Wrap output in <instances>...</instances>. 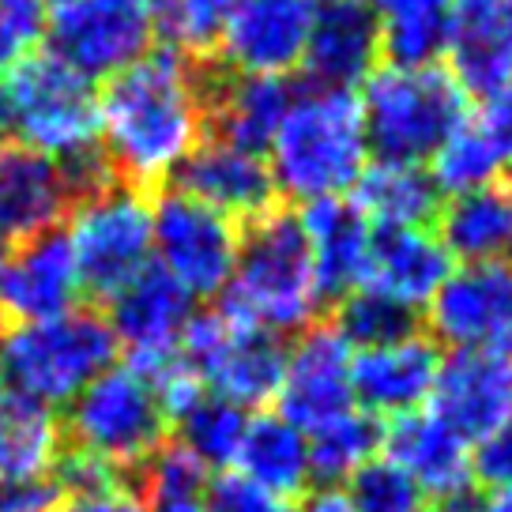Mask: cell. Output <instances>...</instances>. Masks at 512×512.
Masks as SVG:
<instances>
[{
    "mask_svg": "<svg viewBox=\"0 0 512 512\" xmlns=\"http://www.w3.org/2000/svg\"><path fill=\"white\" fill-rule=\"evenodd\" d=\"M211 80L177 49H147L98 91V147L125 185H162L208 136Z\"/></svg>",
    "mask_w": 512,
    "mask_h": 512,
    "instance_id": "1",
    "label": "cell"
},
{
    "mask_svg": "<svg viewBox=\"0 0 512 512\" xmlns=\"http://www.w3.org/2000/svg\"><path fill=\"white\" fill-rule=\"evenodd\" d=\"M275 192L302 204L351 196L369 166L366 125L354 91L305 87L294 91L283 125L264 151Z\"/></svg>",
    "mask_w": 512,
    "mask_h": 512,
    "instance_id": "2",
    "label": "cell"
},
{
    "mask_svg": "<svg viewBox=\"0 0 512 512\" xmlns=\"http://www.w3.org/2000/svg\"><path fill=\"white\" fill-rule=\"evenodd\" d=\"M226 313L249 328L287 339L317 324L324 298L309 260L298 211L279 208L241 226L238 264L219 298Z\"/></svg>",
    "mask_w": 512,
    "mask_h": 512,
    "instance_id": "3",
    "label": "cell"
},
{
    "mask_svg": "<svg viewBox=\"0 0 512 512\" xmlns=\"http://www.w3.org/2000/svg\"><path fill=\"white\" fill-rule=\"evenodd\" d=\"M4 91L16 140L64 162L76 196L113 181L98 147V83L38 49L4 76Z\"/></svg>",
    "mask_w": 512,
    "mask_h": 512,
    "instance_id": "4",
    "label": "cell"
},
{
    "mask_svg": "<svg viewBox=\"0 0 512 512\" xmlns=\"http://www.w3.org/2000/svg\"><path fill=\"white\" fill-rule=\"evenodd\" d=\"M117 358L106 317L83 305L34 324H8L0 336V373L8 392L49 411L68 407Z\"/></svg>",
    "mask_w": 512,
    "mask_h": 512,
    "instance_id": "5",
    "label": "cell"
},
{
    "mask_svg": "<svg viewBox=\"0 0 512 512\" xmlns=\"http://www.w3.org/2000/svg\"><path fill=\"white\" fill-rule=\"evenodd\" d=\"M64 445L113 475H136L166 445L170 418L144 369L113 362L64 407Z\"/></svg>",
    "mask_w": 512,
    "mask_h": 512,
    "instance_id": "6",
    "label": "cell"
},
{
    "mask_svg": "<svg viewBox=\"0 0 512 512\" xmlns=\"http://www.w3.org/2000/svg\"><path fill=\"white\" fill-rule=\"evenodd\" d=\"M362 125H366L369 159L418 162L430 155L464 125L471 98L441 64L433 68H377L362 83Z\"/></svg>",
    "mask_w": 512,
    "mask_h": 512,
    "instance_id": "7",
    "label": "cell"
},
{
    "mask_svg": "<svg viewBox=\"0 0 512 512\" xmlns=\"http://www.w3.org/2000/svg\"><path fill=\"white\" fill-rule=\"evenodd\" d=\"M64 238L76 260L83 294L106 302L151 268V200L144 189L113 177L76 196Z\"/></svg>",
    "mask_w": 512,
    "mask_h": 512,
    "instance_id": "8",
    "label": "cell"
},
{
    "mask_svg": "<svg viewBox=\"0 0 512 512\" xmlns=\"http://www.w3.org/2000/svg\"><path fill=\"white\" fill-rule=\"evenodd\" d=\"M177 362L192 369L208 392L253 411L272 403L279 392L287 339L249 328L230 317L223 305H215V309H196L181 339Z\"/></svg>",
    "mask_w": 512,
    "mask_h": 512,
    "instance_id": "9",
    "label": "cell"
},
{
    "mask_svg": "<svg viewBox=\"0 0 512 512\" xmlns=\"http://www.w3.org/2000/svg\"><path fill=\"white\" fill-rule=\"evenodd\" d=\"M241 226L215 208L185 196L162 192L151 204V264L189 294L192 302L223 298L238 264Z\"/></svg>",
    "mask_w": 512,
    "mask_h": 512,
    "instance_id": "10",
    "label": "cell"
},
{
    "mask_svg": "<svg viewBox=\"0 0 512 512\" xmlns=\"http://www.w3.org/2000/svg\"><path fill=\"white\" fill-rule=\"evenodd\" d=\"M49 53L91 83L140 61L155 42L147 0H57L46 8Z\"/></svg>",
    "mask_w": 512,
    "mask_h": 512,
    "instance_id": "11",
    "label": "cell"
},
{
    "mask_svg": "<svg viewBox=\"0 0 512 512\" xmlns=\"http://www.w3.org/2000/svg\"><path fill=\"white\" fill-rule=\"evenodd\" d=\"M422 332L441 351L512 358V260L456 264L422 309Z\"/></svg>",
    "mask_w": 512,
    "mask_h": 512,
    "instance_id": "12",
    "label": "cell"
},
{
    "mask_svg": "<svg viewBox=\"0 0 512 512\" xmlns=\"http://www.w3.org/2000/svg\"><path fill=\"white\" fill-rule=\"evenodd\" d=\"M102 317L117 339V354H125L121 362L144 373H159L177 362L185 328L196 317V302L151 264L113 298H106Z\"/></svg>",
    "mask_w": 512,
    "mask_h": 512,
    "instance_id": "13",
    "label": "cell"
},
{
    "mask_svg": "<svg viewBox=\"0 0 512 512\" xmlns=\"http://www.w3.org/2000/svg\"><path fill=\"white\" fill-rule=\"evenodd\" d=\"M354 351L328 320L309 324L287 343L283 381L275 392V415H283L302 433L320 430L324 422L347 415L354 407L351 392Z\"/></svg>",
    "mask_w": 512,
    "mask_h": 512,
    "instance_id": "14",
    "label": "cell"
},
{
    "mask_svg": "<svg viewBox=\"0 0 512 512\" xmlns=\"http://www.w3.org/2000/svg\"><path fill=\"white\" fill-rule=\"evenodd\" d=\"M313 12V0H238L215 53L230 76L290 80L302 68Z\"/></svg>",
    "mask_w": 512,
    "mask_h": 512,
    "instance_id": "15",
    "label": "cell"
},
{
    "mask_svg": "<svg viewBox=\"0 0 512 512\" xmlns=\"http://www.w3.org/2000/svg\"><path fill=\"white\" fill-rule=\"evenodd\" d=\"M83 283L64 230L8 245L0 256V317L8 324L61 317L80 309Z\"/></svg>",
    "mask_w": 512,
    "mask_h": 512,
    "instance_id": "16",
    "label": "cell"
},
{
    "mask_svg": "<svg viewBox=\"0 0 512 512\" xmlns=\"http://www.w3.org/2000/svg\"><path fill=\"white\" fill-rule=\"evenodd\" d=\"M76 204V185L64 162L19 140L0 144V245L42 238L61 230Z\"/></svg>",
    "mask_w": 512,
    "mask_h": 512,
    "instance_id": "17",
    "label": "cell"
},
{
    "mask_svg": "<svg viewBox=\"0 0 512 512\" xmlns=\"http://www.w3.org/2000/svg\"><path fill=\"white\" fill-rule=\"evenodd\" d=\"M174 181L185 196L208 204L238 226L253 223L256 215L279 204L268 159L256 151H245V147L226 144L219 136H204L192 147L189 159L177 166Z\"/></svg>",
    "mask_w": 512,
    "mask_h": 512,
    "instance_id": "18",
    "label": "cell"
},
{
    "mask_svg": "<svg viewBox=\"0 0 512 512\" xmlns=\"http://www.w3.org/2000/svg\"><path fill=\"white\" fill-rule=\"evenodd\" d=\"M426 411L467 445L482 441L512 411V358L445 351Z\"/></svg>",
    "mask_w": 512,
    "mask_h": 512,
    "instance_id": "19",
    "label": "cell"
},
{
    "mask_svg": "<svg viewBox=\"0 0 512 512\" xmlns=\"http://www.w3.org/2000/svg\"><path fill=\"white\" fill-rule=\"evenodd\" d=\"M441 347L426 332H415L396 343H384L373 351H354L351 358V392L354 407L373 415L377 422L411 415L430 403Z\"/></svg>",
    "mask_w": 512,
    "mask_h": 512,
    "instance_id": "20",
    "label": "cell"
},
{
    "mask_svg": "<svg viewBox=\"0 0 512 512\" xmlns=\"http://www.w3.org/2000/svg\"><path fill=\"white\" fill-rule=\"evenodd\" d=\"M381 34L366 0H328L317 4L302 68L313 87L354 91L377 72Z\"/></svg>",
    "mask_w": 512,
    "mask_h": 512,
    "instance_id": "21",
    "label": "cell"
},
{
    "mask_svg": "<svg viewBox=\"0 0 512 512\" xmlns=\"http://www.w3.org/2000/svg\"><path fill=\"white\" fill-rule=\"evenodd\" d=\"M381 456L407 471L430 501L471 490V445L422 407L381 422Z\"/></svg>",
    "mask_w": 512,
    "mask_h": 512,
    "instance_id": "22",
    "label": "cell"
},
{
    "mask_svg": "<svg viewBox=\"0 0 512 512\" xmlns=\"http://www.w3.org/2000/svg\"><path fill=\"white\" fill-rule=\"evenodd\" d=\"M456 264L441 238L433 234V226H407V230H373L366 260V279L362 287L377 290L392 302L422 309L433 302V294L441 290Z\"/></svg>",
    "mask_w": 512,
    "mask_h": 512,
    "instance_id": "23",
    "label": "cell"
},
{
    "mask_svg": "<svg viewBox=\"0 0 512 512\" xmlns=\"http://www.w3.org/2000/svg\"><path fill=\"white\" fill-rule=\"evenodd\" d=\"M298 223L309 245V260H313L324 305H336L343 294L362 287L369 241H373V226L362 219V211L347 196H336V200L302 204Z\"/></svg>",
    "mask_w": 512,
    "mask_h": 512,
    "instance_id": "24",
    "label": "cell"
},
{
    "mask_svg": "<svg viewBox=\"0 0 512 512\" xmlns=\"http://www.w3.org/2000/svg\"><path fill=\"white\" fill-rule=\"evenodd\" d=\"M294 102V83L275 76H230L208 91V136L264 155Z\"/></svg>",
    "mask_w": 512,
    "mask_h": 512,
    "instance_id": "25",
    "label": "cell"
},
{
    "mask_svg": "<svg viewBox=\"0 0 512 512\" xmlns=\"http://www.w3.org/2000/svg\"><path fill=\"white\" fill-rule=\"evenodd\" d=\"M448 76L467 98L494 95L512 76V8L505 0L486 8H460L445 49Z\"/></svg>",
    "mask_w": 512,
    "mask_h": 512,
    "instance_id": "26",
    "label": "cell"
},
{
    "mask_svg": "<svg viewBox=\"0 0 512 512\" xmlns=\"http://www.w3.org/2000/svg\"><path fill=\"white\" fill-rule=\"evenodd\" d=\"M433 223L452 264L512 260V192L505 185L448 196Z\"/></svg>",
    "mask_w": 512,
    "mask_h": 512,
    "instance_id": "27",
    "label": "cell"
},
{
    "mask_svg": "<svg viewBox=\"0 0 512 512\" xmlns=\"http://www.w3.org/2000/svg\"><path fill=\"white\" fill-rule=\"evenodd\" d=\"M230 471L249 479L260 490H268V494L294 501L313 486L309 437L275 411H256V415H249V426L241 433Z\"/></svg>",
    "mask_w": 512,
    "mask_h": 512,
    "instance_id": "28",
    "label": "cell"
},
{
    "mask_svg": "<svg viewBox=\"0 0 512 512\" xmlns=\"http://www.w3.org/2000/svg\"><path fill=\"white\" fill-rule=\"evenodd\" d=\"M64 426L57 411L19 396L0 400V486L53 482L64 464Z\"/></svg>",
    "mask_w": 512,
    "mask_h": 512,
    "instance_id": "29",
    "label": "cell"
},
{
    "mask_svg": "<svg viewBox=\"0 0 512 512\" xmlns=\"http://www.w3.org/2000/svg\"><path fill=\"white\" fill-rule=\"evenodd\" d=\"M347 200L362 211V219L373 230L430 226L437 219V208H441V192L433 185L430 170L418 162L369 159Z\"/></svg>",
    "mask_w": 512,
    "mask_h": 512,
    "instance_id": "30",
    "label": "cell"
},
{
    "mask_svg": "<svg viewBox=\"0 0 512 512\" xmlns=\"http://www.w3.org/2000/svg\"><path fill=\"white\" fill-rule=\"evenodd\" d=\"M392 68H433L445 61L456 27V0H366Z\"/></svg>",
    "mask_w": 512,
    "mask_h": 512,
    "instance_id": "31",
    "label": "cell"
},
{
    "mask_svg": "<svg viewBox=\"0 0 512 512\" xmlns=\"http://www.w3.org/2000/svg\"><path fill=\"white\" fill-rule=\"evenodd\" d=\"M426 170L441 196H460V192L501 185V177L509 174V159L501 155L494 136L479 125V117H467L464 125L433 151Z\"/></svg>",
    "mask_w": 512,
    "mask_h": 512,
    "instance_id": "32",
    "label": "cell"
},
{
    "mask_svg": "<svg viewBox=\"0 0 512 512\" xmlns=\"http://www.w3.org/2000/svg\"><path fill=\"white\" fill-rule=\"evenodd\" d=\"M309 437V471L313 486H343L358 467L381 456V422L351 407L347 415L324 422Z\"/></svg>",
    "mask_w": 512,
    "mask_h": 512,
    "instance_id": "33",
    "label": "cell"
},
{
    "mask_svg": "<svg viewBox=\"0 0 512 512\" xmlns=\"http://www.w3.org/2000/svg\"><path fill=\"white\" fill-rule=\"evenodd\" d=\"M170 426L177 430V445L189 448L208 471H230L241 433L249 426V411L204 388Z\"/></svg>",
    "mask_w": 512,
    "mask_h": 512,
    "instance_id": "34",
    "label": "cell"
},
{
    "mask_svg": "<svg viewBox=\"0 0 512 512\" xmlns=\"http://www.w3.org/2000/svg\"><path fill=\"white\" fill-rule=\"evenodd\" d=\"M328 324L347 339L351 351H373V347H384V343H396V339L422 332V317L415 309L392 302V298H384V294L369 287L343 294Z\"/></svg>",
    "mask_w": 512,
    "mask_h": 512,
    "instance_id": "35",
    "label": "cell"
},
{
    "mask_svg": "<svg viewBox=\"0 0 512 512\" xmlns=\"http://www.w3.org/2000/svg\"><path fill=\"white\" fill-rule=\"evenodd\" d=\"M234 4L238 0H147L155 34L166 38V49H177L192 61L215 53Z\"/></svg>",
    "mask_w": 512,
    "mask_h": 512,
    "instance_id": "36",
    "label": "cell"
},
{
    "mask_svg": "<svg viewBox=\"0 0 512 512\" xmlns=\"http://www.w3.org/2000/svg\"><path fill=\"white\" fill-rule=\"evenodd\" d=\"M211 482V471L189 448L177 441L166 445L136 471V494L144 505H174V501H200Z\"/></svg>",
    "mask_w": 512,
    "mask_h": 512,
    "instance_id": "37",
    "label": "cell"
},
{
    "mask_svg": "<svg viewBox=\"0 0 512 512\" xmlns=\"http://www.w3.org/2000/svg\"><path fill=\"white\" fill-rule=\"evenodd\" d=\"M343 490L354 512H430V497L422 494V486L384 456L358 467Z\"/></svg>",
    "mask_w": 512,
    "mask_h": 512,
    "instance_id": "38",
    "label": "cell"
},
{
    "mask_svg": "<svg viewBox=\"0 0 512 512\" xmlns=\"http://www.w3.org/2000/svg\"><path fill=\"white\" fill-rule=\"evenodd\" d=\"M46 38L42 0H0V80L34 57Z\"/></svg>",
    "mask_w": 512,
    "mask_h": 512,
    "instance_id": "39",
    "label": "cell"
},
{
    "mask_svg": "<svg viewBox=\"0 0 512 512\" xmlns=\"http://www.w3.org/2000/svg\"><path fill=\"white\" fill-rule=\"evenodd\" d=\"M204 512H298V505L290 497L268 494L253 486L249 479H241L234 471H223L208 482V490L200 497Z\"/></svg>",
    "mask_w": 512,
    "mask_h": 512,
    "instance_id": "40",
    "label": "cell"
},
{
    "mask_svg": "<svg viewBox=\"0 0 512 512\" xmlns=\"http://www.w3.org/2000/svg\"><path fill=\"white\" fill-rule=\"evenodd\" d=\"M49 512H147V505L132 482L102 479L83 486H57V501Z\"/></svg>",
    "mask_w": 512,
    "mask_h": 512,
    "instance_id": "41",
    "label": "cell"
},
{
    "mask_svg": "<svg viewBox=\"0 0 512 512\" xmlns=\"http://www.w3.org/2000/svg\"><path fill=\"white\" fill-rule=\"evenodd\" d=\"M471 479L482 482L486 490L512 494V411L471 445Z\"/></svg>",
    "mask_w": 512,
    "mask_h": 512,
    "instance_id": "42",
    "label": "cell"
},
{
    "mask_svg": "<svg viewBox=\"0 0 512 512\" xmlns=\"http://www.w3.org/2000/svg\"><path fill=\"white\" fill-rule=\"evenodd\" d=\"M479 125L494 136V144L501 147V155H505L512 166V76L497 87L494 95L482 98Z\"/></svg>",
    "mask_w": 512,
    "mask_h": 512,
    "instance_id": "43",
    "label": "cell"
},
{
    "mask_svg": "<svg viewBox=\"0 0 512 512\" xmlns=\"http://www.w3.org/2000/svg\"><path fill=\"white\" fill-rule=\"evenodd\" d=\"M57 501L53 482L38 486H0V512H49Z\"/></svg>",
    "mask_w": 512,
    "mask_h": 512,
    "instance_id": "44",
    "label": "cell"
},
{
    "mask_svg": "<svg viewBox=\"0 0 512 512\" xmlns=\"http://www.w3.org/2000/svg\"><path fill=\"white\" fill-rule=\"evenodd\" d=\"M298 512H354L343 486H309L298 501Z\"/></svg>",
    "mask_w": 512,
    "mask_h": 512,
    "instance_id": "45",
    "label": "cell"
},
{
    "mask_svg": "<svg viewBox=\"0 0 512 512\" xmlns=\"http://www.w3.org/2000/svg\"><path fill=\"white\" fill-rule=\"evenodd\" d=\"M471 512H512V494L505 490H486L471 497Z\"/></svg>",
    "mask_w": 512,
    "mask_h": 512,
    "instance_id": "46",
    "label": "cell"
},
{
    "mask_svg": "<svg viewBox=\"0 0 512 512\" xmlns=\"http://www.w3.org/2000/svg\"><path fill=\"white\" fill-rule=\"evenodd\" d=\"M12 140V110H8V91H4V80H0V144Z\"/></svg>",
    "mask_w": 512,
    "mask_h": 512,
    "instance_id": "47",
    "label": "cell"
},
{
    "mask_svg": "<svg viewBox=\"0 0 512 512\" xmlns=\"http://www.w3.org/2000/svg\"><path fill=\"white\" fill-rule=\"evenodd\" d=\"M147 512H204L200 501H174V505H147Z\"/></svg>",
    "mask_w": 512,
    "mask_h": 512,
    "instance_id": "48",
    "label": "cell"
},
{
    "mask_svg": "<svg viewBox=\"0 0 512 512\" xmlns=\"http://www.w3.org/2000/svg\"><path fill=\"white\" fill-rule=\"evenodd\" d=\"M486 4H497V0H456V8H486Z\"/></svg>",
    "mask_w": 512,
    "mask_h": 512,
    "instance_id": "49",
    "label": "cell"
},
{
    "mask_svg": "<svg viewBox=\"0 0 512 512\" xmlns=\"http://www.w3.org/2000/svg\"><path fill=\"white\" fill-rule=\"evenodd\" d=\"M8 396V384H4V373H0V400Z\"/></svg>",
    "mask_w": 512,
    "mask_h": 512,
    "instance_id": "50",
    "label": "cell"
},
{
    "mask_svg": "<svg viewBox=\"0 0 512 512\" xmlns=\"http://www.w3.org/2000/svg\"><path fill=\"white\" fill-rule=\"evenodd\" d=\"M505 189H509V192H512V166H509V185H505Z\"/></svg>",
    "mask_w": 512,
    "mask_h": 512,
    "instance_id": "51",
    "label": "cell"
},
{
    "mask_svg": "<svg viewBox=\"0 0 512 512\" xmlns=\"http://www.w3.org/2000/svg\"><path fill=\"white\" fill-rule=\"evenodd\" d=\"M42 4H46V8H49V4H57V0H42Z\"/></svg>",
    "mask_w": 512,
    "mask_h": 512,
    "instance_id": "52",
    "label": "cell"
},
{
    "mask_svg": "<svg viewBox=\"0 0 512 512\" xmlns=\"http://www.w3.org/2000/svg\"><path fill=\"white\" fill-rule=\"evenodd\" d=\"M313 4H328V0H313Z\"/></svg>",
    "mask_w": 512,
    "mask_h": 512,
    "instance_id": "53",
    "label": "cell"
},
{
    "mask_svg": "<svg viewBox=\"0 0 512 512\" xmlns=\"http://www.w3.org/2000/svg\"><path fill=\"white\" fill-rule=\"evenodd\" d=\"M505 4H509V8H512V0H505Z\"/></svg>",
    "mask_w": 512,
    "mask_h": 512,
    "instance_id": "54",
    "label": "cell"
}]
</instances>
